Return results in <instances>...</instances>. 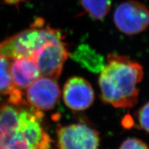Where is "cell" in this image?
I'll list each match as a JSON object with an SVG mask.
<instances>
[{
  "label": "cell",
  "instance_id": "1",
  "mask_svg": "<svg viewBox=\"0 0 149 149\" xmlns=\"http://www.w3.org/2000/svg\"><path fill=\"white\" fill-rule=\"evenodd\" d=\"M44 116L29 104H0V149H51Z\"/></svg>",
  "mask_w": 149,
  "mask_h": 149
},
{
  "label": "cell",
  "instance_id": "2",
  "mask_svg": "<svg viewBox=\"0 0 149 149\" xmlns=\"http://www.w3.org/2000/svg\"><path fill=\"white\" fill-rule=\"evenodd\" d=\"M144 70L139 63L127 56L110 53L99 77L100 97L104 103L117 109H130L138 102L137 85Z\"/></svg>",
  "mask_w": 149,
  "mask_h": 149
},
{
  "label": "cell",
  "instance_id": "3",
  "mask_svg": "<svg viewBox=\"0 0 149 149\" xmlns=\"http://www.w3.org/2000/svg\"><path fill=\"white\" fill-rule=\"evenodd\" d=\"M64 40L61 30L51 26L43 18L35 19L29 29L0 42V56L10 59L29 57L50 41Z\"/></svg>",
  "mask_w": 149,
  "mask_h": 149
},
{
  "label": "cell",
  "instance_id": "4",
  "mask_svg": "<svg viewBox=\"0 0 149 149\" xmlns=\"http://www.w3.org/2000/svg\"><path fill=\"white\" fill-rule=\"evenodd\" d=\"M113 22L124 34H140L149 27V9L143 3L135 0L123 1L113 13Z\"/></svg>",
  "mask_w": 149,
  "mask_h": 149
},
{
  "label": "cell",
  "instance_id": "5",
  "mask_svg": "<svg viewBox=\"0 0 149 149\" xmlns=\"http://www.w3.org/2000/svg\"><path fill=\"white\" fill-rule=\"evenodd\" d=\"M64 40L50 41L29 56L36 62L41 76L53 79L60 77L69 56L67 44Z\"/></svg>",
  "mask_w": 149,
  "mask_h": 149
},
{
  "label": "cell",
  "instance_id": "6",
  "mask_svg": "<svg viewBox=\"0 0 149 149\" xmlns=\"http://www.w3.org/2000/svg\"><path fill=\"white\" fill-rule=\"evenodd\" d=\"M58 149H98V132L82 123L61 126L57 129Z\"/></svg>",
  "mask_w": 149,
  "mask_h": 149
},
{
  "label": "cell",
  "instance_id": "7",
  "mask_svg": "<svg viewBox=\"0 0 149 149\" xmlns=\"http://www.w3.org/2000/svg\"><path fill=\"white\" fill-rule=\"evenodd\" d=\"M61 95L59 86L53 78L40 76L26 89V101L29 106L41 111L52 110Z\"/></svg>",
  "mask_w": 149,
  "mask_h": 149
},
{
  "label": "cell",
  "instance_id": "8",
  "mask_svg": "<svg viewBox=\"0 0 149 149\" xmlns=\"http://www.w3.org/2000/svg\"><path fill=\"white\" fill-rule=\"evenodd\" d=\"M62 96L65 105L74 111L88 109L95 101L92 86L79 76H72L68 79L63 88Z\"/></svg>",
  "mask_w": 149,
  "mask_h": 149
},
{
  "label": "cell",
  "instance_id": "9",
  "mask_svg": "<svg viewBox=\"0 0 149 149\" xmlns=\"http://www.w3.org/2000/svg\"><path fill=\"white\" fill-rule=\"evenodd\" d=\"M10 70L14 85L21 90H26L41 76L36 62L31 57L10 59Z\"/></svg>",
  "mask_w": 149,
  "mask_h": 149
},
{
  "label": "cell",
  "instance_id": "10",
  "mask_svg": "<svg viewBox=\"0 0 149 149\" xmlns=\"http://www.w3.org/2000/svg\"><path fill=\"white\" fill-rule=\"evenodd\" d=\"M81 7L93 19L101 20L111 10L112 0H79Z\"/></svg>",
  "mask_w": 149,
  "mask_h": 149
},
{
  "label": "cell",
  "instance_id": "11",
  "mask_svg": "<svg viewBox=\"0 0 149 149\" xmlns=\"http://www.w3.org/2000/svg\"><path fill=\"white\" fill-rule=\"evenodd\" d=\"M10 60L0 56V94L8 96L15 88L10 70Z\"/></svg>",
  "mask_w": 149,
  "mask_h": 149
},
{
  "label": "cell",
  "instance_id": "12",
  "mask_svg": "<svg viewBox=\"0 0 149 149\" xmlns=\"http://www.w3.org/2000/svg\"><path fill=\"white\" fill-rule=\"evenodd\" d=\"M136 117L139 128L149 133V102L139 109Z\"/></svg>",
  "mask_w": 149,
  "mask_h": 149
},
{
  "label": "cell",
  "instance_id": "13",
  "mask_svg": "<svg viewBox=\"0 0 149 149\" xmlns=\"http://www.w3.org/2000/svg\"><path fill=\"white\" fill-rule=\"evenodd\" d=\"M119 149H149V148L141 139L128 138L123 141Z\"/></svg>",
  "mask_w": 149,
  "mask_h": 149
}]
</instances>
